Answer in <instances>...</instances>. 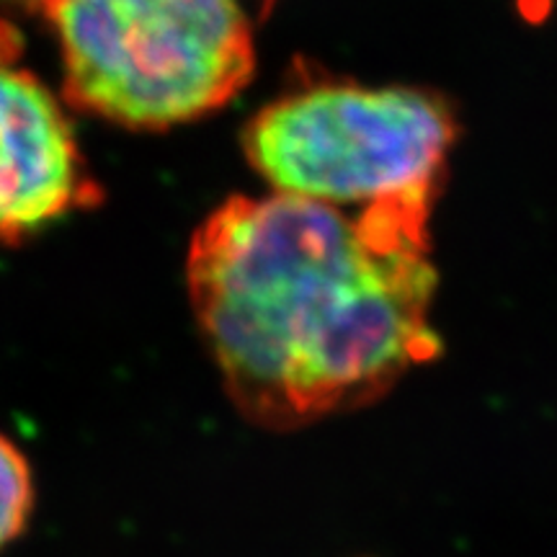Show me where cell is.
Segmentation results:
<instances>
[{
  "label": "cell",
  "mask_w": 557,
  "mask_h": 557,
  "mask_svg": "<svg viewBox=\"0 0 557 557\" xmlns=\"http://www.w3.org/2000/svg\"><path fill=\"white\" fill-rule=\"evenodd\" d=\"M3 3H21V5H29V9L39 11L45 5V0H3Z\"/></svg>",
  "instance_id": "8992f818"
},
{
  "label": "cell",
  "mask_w": 557,
  "mask_h": 557,
  "mask_svg": "<svg viewBox=\"0 0 557 557\" xmlns=\"http://www.w3.org/2000/svg\"><path fill=\"white\" fill-rule=\"evenodd\" d=\"M99 201L65 109L24 65L21 32L0 21V243Z\"/></svg>",
  "instance_id": "277c9868"
},
{
  "label": "cell",
  "mask_w": 557,
  "mask_h": 557,
  "mask_svg": "<svg viewBox=\"0 0 557 557\" xmlns=\"http://www.w3.org/2000/svg\"><path fill=\"white\" fill-rule=\"evenodd\" d=\"M457 137V109L438 90L310 81L248 122L243 150L274 194L364 209L434 201Z\"/></svg>",
  "instance_id": "3957f363"
},
{
  "label": "cell",
  "mask_w": 557,
  "mask_h": 557,
  "mask_svg": "<svg viewBox=\"0 0 557 557\" xmlns=\"http://www.w3.org/2000/svg\"><path fill=\"white\" fill-rule=\"evenodd\" d=\"M65 94L122 127L169 129L246 88L253 32L240 0H45Z\"/></svg>",
  "instance_id": "7a4b0ae2"
},
{
  "label": "cell",
  "mask_w": 557,
  "mask_h": 557,
  "mask_svg": "<svg viewBox=\"0 0 557 557\" xmlns=\"http://www.w3.org/2000/svg\"><path fill=\"white\" fill-rule=\"evenodd\" d=\"M37 487L29 459L9 436L0 434V549L13 545L29 527Z\"/></svg>",
  "instance_id": "5b68a950"
},
{
  "label": "cell",
  "mask_w": 557,
  "mask_h": 557,
  "mask_svg": "<svg viewBox=\"0 0 557 557\" xmlns=\"http://www.w3.org/2000/svg\"><path fill=\"white\" fill-rule=\"evenodd\" d=\"M434 201L348 214L271 194L233 197L191 238L186 278L199 329L243 416L308 426L369 406L442 351Z\"/></svg>",
  "instance_id": "6da1fadb"
},
{
  "label": "cell",
  "mask_w": 557,
  "mask_h": 557,
  "mask_svg": "<svg viewBox=\"0 0 557 557\" xmlns=\"http://www.w3.org/2000/svg\"><path fill=\"white\" fill-rule=\"evenodd\" d=\"M267 3H269V0H267Z\"/></svg>",
  "instance_id": "52a82bcc"
}]
</instances>
